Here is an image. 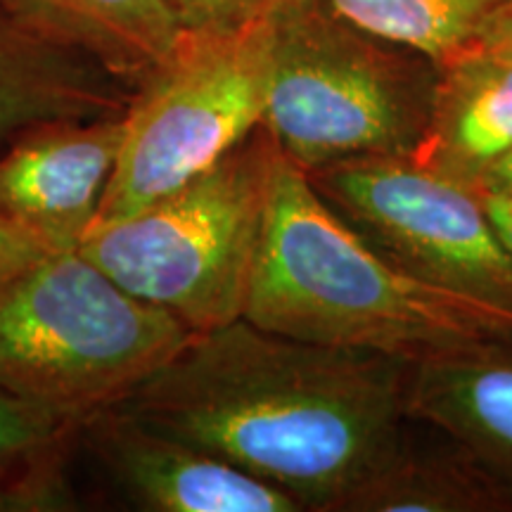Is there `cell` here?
<instances>
[{
    "mask_svg": "<svg viewBox=\"0 0 512 512\" xmlns=\"http://www.w3.org/2000/svg\"><path fill=\"white\" fill-rule=\"evenodd\" d=\"M408 363L240 318L192 332L117 406L273 484L302 512H344L399 444Z\"/></svg>",
    "mask_w": 512,
    "mask_h": 512,
    "instance_id": "obj_1",
    "label": "cell"
},
{
    "mask_svg": "<svg viewBox=\"0 0 512 512\" xmlns=\"http://www.w3.org/2000/svg\"><path fill=\"white\" fill-rule=\"evenodd\" d=\"M242 318L275 335L406 361L484 339L512 342V316L396 268L280 150Z\"/></svg>",
    "mask_w": 512,
    "mask_h": 512,
    "instance_id": "obj_2",
    "label": "cell"
},
{
    "mask_svg": "<svg viewBox=\"0 0 512 512\" xmlns=\"http://www.w3.org/2000/svg\"><path fill=\"white\" fill-rule=\"evenodd\" d=\"M136 88L174 53L183 29L169 0H3Z\"/></svg>",
    "mask_w": 512,
    "mask_h": 512,
    "instance_id": "obj_14",
    "label": "cell"
},
{
    "mask_svg": "<svg viewBox=\"0 0 512 512\" xmlns=\"http://www.w3.org/2000/svg\"><path fill=\"white\" fill-rule=\"evenodd\" d=\"M505 247L512 252V195H477Z\"/></svg>",
    "mask_w": 512,
    "mask_h": 512,
    "instance_id": "obj_20",
    "label": "cell"
},
{
    "mask_svg": "<svg viewBox=\"0 0 512 512\" xmlns=\"http://www.w3.org/2000/svg\"><path fill=\"white\" fill-rule=\"evenodd\" d=\"M302 0H169L183 31H240Z\"/></svg>",
    "mask_w": 512,
    "mask_h": 512,
    "instance_id": "obj_17",
    "label": "cell"
},
{
    "mask_svg": "<svg viewBox=\"0 0 512 512\" xmlns=\"http://www.w3.org/2000/svg\"><path fill=\"white\" fill-rule=\"evenodd\" d=\"M512 155V55L479 46L439 64L430 124L413 162L475 190Z\"/></svg>",
    "mask_w": 512,
    "mask_h": 512,
    "instance_id": "obj_12",
    "label": "cell"
},
{
    "mask_svg": "<svg viewBox=\"0 0 512 512\" xmlns=\"http://www.w3.org/2000/svg\"><path fill=\"white\" fill-rule=\"evenodd\" d=\"M124 143V112L34 126L0 150V214L50 252H74L98 221Z\"/></svg>",
    "mask_w": 512,
    "mask_h": 512,
    "instance_id": "obj_8",
    "label": "cell"
},
{
    "mask_svg": "<svg viewBox=\"0 0 512 512\" xmlns=\"http://www.w3.org/2000/svg\"><path fill=\"white\" fill-rule=\"evenodd\" d=\"M81 425L0 389V512L76 508L69 460L81 446Z\"/></svg>",
    "mask_w": 512,
    "mask_h": 512,
    "instance_id": "obj_15",
    "label": "cell"
},
{
    "mask_svg": "<svg viewBox=\"0 0 512 512\" xmlns=\"http://www.w3.org/2000/svg\"><path fill=\"white\" fill-rule=\"evenodd\" d=\"M323 202L403 273L512 316V252L472 190L413 157L304 171Z\"/></svg>",
    "mask_w": 512,
    "mask_h": 512,
    "instance_id": "obj_7",
    "label": "cell"
},
{
    "mask_svg": "<svg viewBox=\"0 0 512 512\" xmlns=\"http://www.w3.org/2000/svg\"><path fill=\"white\" fill-rule=\"evenodd\" d=\"M278 145L261 124L181 188L100 221L79 252L128 294L207 332L245 313Z\"/></svg>",
    "mask_w": 512,
    "mask_h": 512,
    "instance_id": "obj_5",
    "label": "cell"
},
{
    "mask_svg": "<svg viewBox=\"0 0 512 512\" xmlns=\"http://www.w3.org/2000/svg\"><path fill=\"white\" fill-rule=\"evenodd\" d=\"M133 88L0 0V150L29 128L126 110Z\"/></svg>",
    "mask_w": 512,
    "mask_h": 512,
    "instance_id": "obj_11",
    "label": "cell"
},
{
    "mask_svg": "<svg viewBox=\"0 0 512 512\" xmlns=\"http://www.w3.org/2000/svg\"><path fill=\"white\" fill-rule=\"evenodd\" d=\"M271 22L183 31L133 88L124 143L98 221L124 219L207 171L264 124Z\"/></svg>",
    "mask_w": 512,
    "mask_h": 512,
    "instance_id": "obj_6",
    "label": "cell"
},
{
    "mask_svg": "<svg viewBox=\"0 0 512 512\" xmlns=\"http://www.w3.org/2000/svg\"><path fill=\"white\" fill-rule=\"evenodd\" d=\"M437 79L432 57L358 27L330 0H302L271 19L264 126L304 171L413 157Z\"/></svg>",
    "mask_w": 512,
    "mask_h": 512,
    "instance_id": "obj_3",
    "label": "cell"
},
{
    "mask_svg": "<svg viewBox=\"0 0 512 512\" xmlns=\"http://www.w3.org/2000/svg\"><path fill=\"white\" fill-rule=\"evenodd\" d=\"M472 192L475 195H512V155L494 166Z\"/></svg>",
    "mask_w": 512,
    "mask_h": 512,
    "instance_id": "obj_21",
    "label": "cell"
},
{
    "mask_svg": "<svg viewBox=\"0 0 512 512\" xmlns=\"http://www.w3.org/2000/svg\"><path fill=\"white\" fill-rule=\"evenodd\" d=\"M406 413L439 427L512 491V342L484 339L415 358Z\"/></svg>",
    "mask_w": 512,
    "mask_h": 512,
    "instance_id": "obj_10",
    "label": "cell"
},
{
    "mask_svg": "<svg viewBox=\"0 0 512 512\" xmlns=\"http://www.w3.org/2000/svg\"><path fill=\"white\" fill-rule=\"evenodd\" d=\"M81 446L133 508L145 512H302L264 479L110 406L88 415Z\"/></svg>",
    "mask_w": 512,
    "mask_h": 512,
    "instance_id": "obj_9",
    "label": "cell"
},
{
    "mask_svg": "<svg viewBox=\"0 0 512 512\" xmlns=\"http://www.w3.org/2000/svg\"><path fill=\"white\" fill-rule=\"evenodd\" d=\"M190 335L79 249L53 252L0 285V389L86 420L124 401Z\"/></svg>",
    "mask_w": 512,
    "mask_h": 512,
    "instance_id": "obj_4",
    "label": "cell"
},
{
    "mask_svg": "<svg viewBox=\"0 0 512 512\" xmlns=\"http://www.w3.org/2000/svg\"><path fill=\"white\" fill-rule=\"evenodd\" d=\"M358 27L401 43L434 62L470 48L508 0H330Z\"/></svg>",
    "mask_w": 512,
    "mask_h": 512,
    "instance_id": "obj_16",
    "label": "cell"
},
{
    "mask_svg": "<svg viewBox=\"0 0 512 512\" xmlns=\"http://www.w3.org/2000/svg\"><path fill=\"white\" fill-rule=\"evenodd\" d=\"M344 512H512V491L456 439L408 415L392 456Z\"/></svg>",
    "mask_w": 512,
    "mask_h": 512,
    "instance_id": "obj_13",
    "label": "cell"
},
{
    "mask_svg": "<svg viewBox=\"0 0 512 512\" xmlns=\"http://www.w3.org/2000/svg\"><path fill=\"white\" fill-rule=\"evenodd\" d=\"M48 254L53 252L43 242H38L34 235H29L27 230L0 214V285L27 271L31 264Z\"/></svg>",
    "mask_w": 512,
    "mask_h": 512,
    "instance_id": "obj_18",
    "label": "cell"
},
{
    "mask_svg": "<svg viewBox=\"0 0 512 512\" xmlns=\"http://www.w3.org/2000/svg\"><path fill=\"white\" fill-rule=\"evenodd\" d=\"M472 46L512 55V0H508V3L486 22L482 34L477 36V41L472 43Z\"/></svg>",
    "mask_w": 512,
    "mask_h": 512,
    "instance_id": "obj_19",
    "label": "cell"
}]
</instances>
